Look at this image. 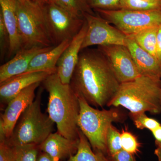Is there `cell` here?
Segmentation results:
<instances>
[{
	"mask_svg": "<svg viewBox=\"0 0 161 161\" xmlns=\"http://www.w3.org/2000/svg\"><path fill=\"white\" fill-rule=\"evenodd\" d=\"M106 57L98 49L80 53L69 85L92 107H108L120 84Z\"/></svg>",
	"mask_w": 161,
	"mask_h": 161,
	"instance_id": "cell-1",
	"label": "cell"
},
{
	"mask_svg": "<svg viewBox=\"0 0 161 161\" xmlns=\"http://www.w3.org/2000/svg\"><path fill=\"white\" fill-rule=\"evenodd\" d=\"M42 83L49 95L47 112L57 125L58 132L69 139H79L78 120L80 106L78 95L69 84L62 83L57 71Z\"/></svg>",
	"mask_w": 161,
	"mask_h": 161,
	"instance_id": "cell-2",
	"label": "cell"
},
{
	"mask_svg": "<svg viewBox=\"0 0 161 161\" xmlns=\"http://www.w3.org/2000/svg\"><path fill=\"white\" fill-rule=\"evenodd\" d=\"M123 107L130 113H161V79L142 75L121 83L108 107Z\"/></svg>",
	"mask_w": 161,
	"mask_h": 161,
	"instance_id": "cell-3",
	"label": "cell"
},
{
	"mask_svg": "<svg viewBox=\"0 0 161 161\" xmlns=\"http://www.w3.org/2000/svg\"><path fill=\"white\" fill-rule=\"evenodd\" d=\"M80 111L78 125L86 136L94 151L103 153L108 156L106 136L112 123H123L127 119L126 113L120 107H112L110 109L95 108L81 96H78Z\"/></svg>",
	"mask_w": 161,
	"mask_h": 161,
	"instance_id": "cell-4",
	"label": "cell"
},
{
	"mask_svg": "<svg viewBox=\"0 0 161 161\" xmlns=\"http://www.w3.org/2000/svg\"><path fill=\"white\" fill-rule=\"evenodd\" d=\"M43 89L40 88L34 101L21 115L9 138L5 141L12 147L36 144L40 146L53 132L54 123L42 112Z\"/></svg>",
	"mask_w": 161,
	"mask_h": 161,
	"instance_id": "cell-5",
	"label": "cell"
},
{
	"mask_svg": "<svg viewBox=\"0 0 161 161\" xmlns=\"http://www.w3.org/2000/svg\"><path fill=\"white\" fill-rule=\"evenodd\" d=\"M17 15L22 48L53 46L47 28L43 6L29 0L17 3Z\"/></svg>",
	"mask_w": 161,
	"mask_h": 161,
	"instance_id": "cell-6",
	"label": "cell"
},
{
	"mask_svg": "<svg viewBox=\"0 0 161 161\" xmlns=\"http://www.w3.org/2000/svg\"><path fill=\"white\" fill-rule=\"evenodd\" d=\"M94 10L126 36L151 27L161 26V9L145 11L122 9Z\"/></svg>",
	"mask_w": 161,
	"mask_h": 161,
	"instance_id": "cell-7",
	"label": "cell"
},
{
	"mask_svg": "<svg viewBox=\"0 0 161 161\" xmlns=\"http://www.w3.org/2000/svg\"><path fill=\"white\" fill-rule=\"evenodd\" d=\"M47 28L53 45L71 40L84 23V18L78 17L56 3L43 6Z\"/></svg>",
	"mask_w": 161,
	"mask_h": 161,
	"instance_id": "cell-8",
	"label": "cell"
},
{
	"mask_svg": "<svg viewBox=\"0 0 161 161\" xmlns=\"http://www.w3.org/2000/svg\"><path fill=\"white\" fill-rule=\"evenodd\" d=\"M83 17L87 29L81 50L94 45H126L127 36L99 15L86 13Z\"/></svg>",
	"mask_w": 161,
	"mask_h": 161,
	"instance_id": "cell-9",
	"label": "cell"
},
{
	"mask_svg": "<svg viewBox=\"0 0 161 161\" xmlns=\"http://www.w3.org/2000/svg\"><path fill=\"white\" fill-rule=\"evenodd\" d=\"M98 49L106 57L120 83L135 80L142 76L126 46H99Z\"/></svg>",
	"mask_w": 161,
	"mask_h": 161,
	"instance_id": "cell-10",
	"label": "cell"
},
{
	"mask_svg": "<svg viewBox=\"0 0 161 161\" xmlns=\"http://www.w3.org/2000/svg\"><path fill=\"white\" fill-rule=\"evenodd\" d=\"M40 84H34L23 90L9 102L4 112L1 114L0 127L4 130L6 140L11 135L22 113L34 101L36 90Z\"/></svg>",
	"mask_w": 161,
	"mask_h": 161,
	"instance_id": "cell-11",
	"label": "cell"
},
{
	"mask_svg": "<svg viewBox=\"0 0 161 161\" xmlns=\"http://www.w3.org/2000/svg\"><path fill=\"white\" fill-rule=\"evenodd\" d=\"M87 29L86 22L85 19L81 29L71 40L69 45L58 60L57 65V73L64 84H69L70 82L73 73L78 62Z\"/></svg>",
	"mask_w": 161,
	"mask_h": 161,
	"instance_id": "cell-12",
	"label": "cell"
},
{
	"mask_svg": "<svg viewBox=\"0 0 161 161\" xmlns=\"http://www.w3.org/2000/svg\"><path fill=\"white\" fill-rule=\"evenodd\" d=\"M54 73L55 72H26L15 76L0 84L1 104L6 106L13 98L23 90L34 84L42 83L49 75Z\"/></svg>",
	"mask_w": 161,
	"mask_h": 161,
	"instance_id": "cell-13",
	"label": "cell"
},
{
	"mask_svg": "<svg viewBox=\"0 0 161 161\" xmlns=\"http://www.w3.org/2000/svg\"><path fill=\"white\" fill-rule=\"evenodd\" d=\"M53 47H34L20 49L13 58L0 67V84L15 76L26 73L30 64L35 56L50 49Z\"/></svg>",
	"mask_w": 161,
	"mask_h": 161,
	"instance_id": "cell-14",
	"label": "cell"
},
{
	"mask_svg": "<svg viewBox=\"0 0 161 161\" xmlns=\"http://www.w3.org/2000/svg\"><path fill=\"white\" fill-rule=\"evenodd\" d=\"M17 0H0L1 12L10 38L7 57L10 58L22 48L17 15Z\"/></svg>",
	"mask_w": 161,
	"mask_h": 161,
	"instance_id": "cell-15",
	"label": "cell"
},
{
	"mask_svg": "<svg viewBox=\"0 0 161 161\" xmlns=\"http://www.w3.org/2000/svg\"><path fill=\"white\" fill-rule=\"evenodd\" d=\"M78 143L79 139H69L57 132L51 133L39 148L40 151L49 154L55 160L60 161L75 154Z\"/></svg>",
	"mask_w": 161,
	"mask_h": 161,
	"instance_id": "cell-16",
	"label": "cell"
},
{
	"mask_svg": "<svg viewBox=\"0 0 161 161\" xmlns=\"http://www.w3.org/2000/svg\"><path fill=\"white\" fill-rule=\"evenodd\" d=\"M142 75L161 79V65L157 59L127 36L126 45Z\"/></svg>",
	"mask_w": 161,
	"mask_h": 161,
	"instance_id": "cell-17",
	"label": "cell"
},
{
	"mask_svg": "<svg viewBox=\"0 0 161 161\" xmlns=\"http://www.w3.org/2000/svg\"><path fill=\"white\" fill-rule=\"evenodd\" d=\"M71 40L63 41L50 49L38 54L33 58L26 72L57 71V65L64 51Z\"/></svg>",
	"mask_w": 161,
	"mask_h": 161,
	"instance_id": "cell-18",
	"label": "cell"
},
{
	"mask_svg": "<svg viewBox=\"0 0 161 161\" xmlns=\"http://www.w3.org/2000/svg\"><path fill=\"white\" fill-rule=\"evenodd\" d=\"M79 143L77 152L67 161H110L103 153L94 151L89 142L79 129Z\"/></svg>",
	"mask_w": 161,
	"mask_h": 161,
	"instance_id": "cell-19",
	"label": "cell"
},
{
	"mask_svg": "<svg viewBox=\"0 0 161 161\" xmlns=\"http://www.w3.org/2000/svg\"><path fill=\"white\" fill-rule=\"evenodd\" d=\"M159 27H151L128 36L132 37L141 47L157 59V41Z\"/></svg>",
	"mask_w": 161,
	"mask_h": 161,
	"instance_id": "cell-20",
	"label": "cell"
},
{
	"mask_svg": "<svg viewBox=\"0 0 161 161\" xmlns=\"http://www.w3.org/2000/svg\"><path fill=\"white\" fill-rule=\"evenodd\" d=\"M57 4L78 17L84 18V14H95L87 0H56Z\"/></svg>",
	"mask_w": 161,
	"mask_h": 161,
	"instance_id": "cell-21",
	"label": "cell"
},
{
	"mask_svg": "<svg viewBox=\"0 0 161 161\" xmlns=\"http://www.w3.org/2000/svg\"><path fill=\"white\" fill-rule=\"evenodd\" d=\"M158 9H161V1L148 2L145 0H121L120 9L145 11Z\"/></svg>",
	"mask_w": 161,
	"mask_h": 161,
	"instance_id": "cell-22",
	"label": "cell"
},
{
	"mask_svg": "<svg viewBox=\"0 0 161 161\" xmlns=\"http://www.w3.org/2000/svg\"><path fill=\"white\" fill-rule=\"evenodd\" d=\"M14 147L15 161H36L40 151L39 145L27 144Z\"/></svg>",
	"mask_w": 161,
	"mask_h": 161,
	"instance_id": "cell-23",
	"label": "cell"
},
{
	"mask_svg": "<svg viewBox=\"0 0 161 161\" xmlns=\"http://www.w3.org/2000/svg\"><path fill=\"white\" fill-rule=\"evenodd\" d=\"M121 143L122 150L135 155L140 152L141 144L136 136L127 129L120 132Z\"/></svg>",
	"mask_w": 161,
	"mask_h": 161,
	"instance_id": "cell-24",
	"label": "cell"
},
{
	"mask_svg": "<svg viewBox=\"0 0 161 161\" xmlns=\"http://www.w3.org/2000/svg\"><path fill=\"white\" fill-rule=\"evenodd\" d=\"M121 133L117 128L111 125L107 132L106 145L108 156H111L122 150Z\"/></svg>",
	"mask_w": 161,
	"mask_h": 161,
	"instance_id": "cell-25",
	"label": "cell"
},
{
	"mask_svg": "<svg viewBox=\"0 0 161 161\" xmlns=\"http://www.w3.org/2000/svg\"><path fill=\"white\" fill-rule=\"evenodd\" d=\"M129 116L136 127L139 130H147L152 131L160 125V123L154 119L150 118L146 114V112L129 113Z\"/></svg>",
	"mask_w": 161,
	"mask_h": 161,
	"instance_id": "cell-26",
	"label": "cell"
},
{
	"mask_svg": "<svg viewBox=\"0 0 161 161\" xmlns=\"http://www.w3.org/2000/svg\"><path fill=\"white\" fill-rule=\"evenodd\" d=\"M120 2L121 0H87L89 5L93 10H118L120 9Z\"/></svg>",
	"mask_w": 161,
	"mask_h": 161,
	"instance_id": "cell-27",
	"label": "cell"
},
{
	"mask_svg": "<svg viewBox=\"0 0 161 161\" xmlns=\"http://www.w3.org/2000/svg\"><path fill=\"white\" fill-rule=\"evenodd\" d=\"M10 46V38L8 32L4 23L3 17L0 14V51L1 60L8 55Z\"/></svg>",
	"mask_w": 161,
	"mask_h": 161,
	"instance_id": "cell-28",
	"label": "cell"
},
{
	"mask_svg": "<svg viewBox=\"0 0 161 161\" xmlns=\"http://www.w3.org/2000/svg\"><path fill=\"white\" fill-rule=\"evenodd\" d=\"M0 161H15L14 147L5 141L0 142Z\"/></svg>",
	"mask_w": 161,
	"mask_h": 161,
	"instance_id": "cell-29",
	"label": "cell"
},
{
	"mask_svg": "<svg viewBox=\"0 0 161 161\" xmlns=\"http://www.w3.org/2000/svg\"><path fill=\"white\" fill-rule=\"evenodd\" d=\"M108 157L110 161H136L133 154L123 150Z\"/></svg>",
	"mask_w": 161,
	"mask_h": 161,
	"instance_id": "cell-30",
	"label": "cell"
},
{
	"mask_svg": "<svg viewBox=\"0 0 161 161\" xmlns=\"http://www.w3.org/2000/svg\"><path fill=\"white\" fill-rule=\"evenodd\" d=\"M155 140L156 148H161V124L158 127L151 131Z\"/></svg>",
	"mask_w": 161,
	"mask_h": 161,
	"instance_id": "cell-31",
	"label": "cell"
},
{
	"mask_svg": "<svg viewBox=\"0 0 161 161\" xmlns=\"http://www.w3.org/2000/svg\"><path fill=\"white\" fill-rule=\"evenodd\" d=\"M156 58L161 65V26L158 28L157 41Z\"/></svg>",
	"mask_w": 161,
	"mask_h": 161,
	"instance_id": "cell-32",
	"label": "cell"
},
{
	"mask_svg": "<svg viewBox=\"0 0 161 161\" xmlns=\"http://www.w3.org/2000/svg\"><path fill=\"white\" fill-rule=\"evenodd\" d=\"M36 161H56L49 154L42 152L38 156Z\"/></svg>",
	"mask_w": 161,
	"mask_h": 161,
	"instance_id": "cell-33",
	"label": "cell"
},
{
	"mask_svg": "<svg viewBox=\"0 0 161 161\" xmlns=\"http://www.w3.org/2000/svg\"><path fill=\"white\" fill-rule=\"evenodd\" d=\"M31 1L35 3H37L42 6H44L51 3H57L56 0H31Z\"/></svg>",
	"mask_w": 161,
	"mask_h": 161,
	"instance_id": "cell-34",
	"label": "cell"
},
{
	"mask_svg": "<svg viewBox=\"0 0 161 161\" xmlns=\"http://www.w3.org/2000/svg\"><path fill=\"white\" fill-rule=\"evenodd\" d=\"M154 153L157 158L158 161H161V148H156L154 150Z\"/></svg>",
	"mask_w": 161,
	"mask_h": 161,
	"instance_id": "cell-35",
	"label": "cell"
},
{
	"mask_svg": "<svg viewBox=\"0 0 161 161\" xmlns=\"http://www.w3.org/2000/svg\"><path fill=\"white\" fill-rule=\"evenodd\" d=\"M17 1L19 3H22V4H24V3H25L26 2H28V1H29V0H17Z\"/></svg>",
	"mask_w": 161,
	"mask_h": 161,
	"instance_id": "cell-36",
	"label": "cell"
},
{
	"mask_svg": "<svg viewBox=\"0 0 161 161\" xmlns=\"http://www.w3.org/2000/svg\"><path fill=\"white\" fill-rule=\"evenodd\" d=\"M145 1H148V2H159V1H161V0H145Z\"/></svg>",
	"mask_w": 161,
	"mask_h": 161,
	"instance_id": "cell-37",
	"label": "cell"
}]
</instances>
